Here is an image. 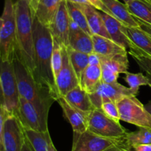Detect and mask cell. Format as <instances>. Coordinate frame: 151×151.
I'll use <instances>...</instances> for the list:
<instances>
[{
    "label": "cell",
    "mask_w": 151,
    "mask_h": 151,
    "mask_svg": "<svg viewBox=\"0 0 151 151\" xmlns=\"http://www.w3.org/2000/svg\"><path fill=\"white\" fill-rule=\"evenodd\" d=\"M34 38V70L35 81L48 88L57 100L60 94L56 86L52 69V55L53 50V37L50 29L44 26L35 17L32 25Z\"/></svg>",
    "instance_id": "cell-1"
},
{
    "label": "cell",
    "mask_w": 151,
    "mask_h": 151,
    "mask_svg": "<svg viewBox=\"0 0 151 151\" xmlns=\"http://www.w3.org/2000/svg\"><path fill=\"white\" fill-rule=\"evenodd\" d=\"M20 97L31 102L39 113L44 130H48V115L51 106L57 98L45 87L35 81L29 68L17 57L12 61Z\"/></svg>",
    "instance_id": "cell-2"
},
{
    "label": "cell",
    "mask_w": 151,
    "mask_h": 151,
    "mask_svg": "<svg viewBox=\"0 0 151 151\" xmlns=\"http://www.w3.org/2000/svg\"><path fill=\"white\" fill-rule=\"evenodd\" d=\"M16 20V57L29 70H34V13L30 0H17L15 3Z\"/></svg>",
    "instance_id": "cell-3"
},
{
    "label": "cell",
    "mask_w": 151,
    "mask_h": 151,
    "mask_svg": "<svg viewBox=\"0 0 151 151\" xmlns=\"http://www.w3.org/2000/svg\"><path fill=\"white\" fill-rule=\"evenodd\" d=\"M25 139L19 118L0 105V151H22Z\"/></svg>",
    "instance_id": "cell-4"
},
{
    "label": "cell",
    "mask_w": 151,
    "mask_h": 151,
    "mask_svg": "<svg viewBox=\"0 0 151 151\" xmlns=\"http://www.w3.org/2000/svg\"><path fill=\"white\" fill-rule=\"evenodd\" d=\"M16 53V7L13 0H4L0 19L1 61H13Z\"/></svg>",
    "instance_id": "cell-5"
},
{
    "label": "cell",
    "mask_w": 151,
    "mask_h": 151,
    "mask_svg": "<svg viewBox=\"0 0 151 151\" xmlns=\"http://www.w3.org/2000/svg\"><path fill=\"white\" fill-rule=\"evenodd\" d=\"M0 84L1 90V105L10 113L18 117L20 95L12 61H1Z\"/></svg>",
    "instance_id": "cell-6"
},
{
    "label": "cell",
    "mask_w": 151,
    "mask_h": 151,
    "mask_svg": "<svg viewBox=\"0 0 151 151\" xmlns=\"http://www.w3.org/2000/svg\"><path fill=\"white\" fill-rule=\"evenodd\" d=\"M120 121L151 129V114L137 96H127L116 102Z\"/></svg>",
    "instance_id": "cell-7"
},
{
    "label": "cell",
    "mask_w": 151,
    "mask_h": 151,
    "mask_svg": "<svg viewBox=\"0 0 151 151\" xmlns=\"http://www.w3.org/2000/svg\"><path fill=\"white\" fill-rule=\"evenodd\" d=\"M114 146L123 147V139L103 137L88 130L73 133L72 151H104Z\"/></svg>",
    "instance_id": "cell-8"
},
{
    "label": "cell",
    "mask_w": 151,
    "mask_h": 151,
    "mask_svg": "<svg viewBox=\"0 0 151 151\" xmlns=\"http://www.w3.org/2000/svg\"><path fill=\"white\" fill-rule=\"evenodd\" d=\"M138 90H133L119 83H106L102 81L96 90L89 93L93 105L95 109L101 110L103 103L106 102H118L127 96H137Z\"/></svg>",
    "instance_id": "cell-9"
},
{
    "label": "cell",
    "mask_w": 151,
    "mask_h": 151,
    "mask_svg": "<svg viewBox=\"0 0 151 151\" xmlns=\"http://www.w3.org/2000/svg\"><path fill=\"white\" fill-rule=\"evenodd\" d=\"M88 130L99 136L111 139H123L128 133L119 122L106 116L101 110L95 109L90 113Z\"/></svg>",
    "instance_id": "cell-10"
},
{
    "label": "cell",
    "mask_w": 151,
    "mask_h": 151,
    "mask_svg": "<svg viewBox=\"0 0 151 151\" xmlns=\"http://www.w3.org/2000/svg\"><path fill=\"white\" fill-rule=\"evenodd\" d=\"M128 52L110 56H100L102 68V81L116 83L120 73L128 72L129 61Z\"/></svg>",
    "instance_id": "cell-11"
},
{
    "label": "cell",
    "mask_w": 151,
    "mask_h": 151,
    "mask_svg": "<svg viewBox=\"0 0 151 151\" xmlns=\"http://www.w3.org/2000/svg\"><path fill=\"white\" fill-rule=\"evenodd\" d=\"M55 83L60 96H64L69 91L80 86V81L71 63L66 46H62V66Z\"/></svg>",
    "instance_id": "cell-12"
},
{
    "label": "cell",
    "mask_w": 151,
    "mask_h": 151,
    "mask_svg": "<svg viewBox=\"0 0 151 151\" xmlns=\"http://www.w3.org/2000/svg\"><path fill=\"white\" fill-rule=\"evenodd\" d=\"M70 22L71 19L66 6V1L63 0L51 25L49 27L53 39L60 46L69 47Z\"/></svg>",
    "instance_id": "cell-13"
},
{
    "label": "cell",
    "mask_w": 151,
    "mask_h": 151,
    "mask_svg": "<svg viewBox=\"0 0 151 151\" xmlns=\"http://www.w3.org/2000/svg\"><path fill=\"white\" fill-rule=\"evenodd\" d=\"M100 13L111 39L125 48L128 52L134 48L136 45L133 44L127 34V27L114 16L104 12L100 11Z\"/></svg>",
    "instance_id": "cell-14"
},
{
    "label": "cell",
    "mask_w": 151,
    "mask_h": 151,
    "mask_svg": "<svg viewBox=\"0 0 151 151\" xmlns=\"http://www.w3.org/2000/svg\"><path fill=\"white\" fill-rule=\"evenodd\" d=\"M57 102L62 108L65 118L72 125L73 133H83L88 130V119L91 113L83 112L75 107L68 103L63 96H60Z\"/></svg>",
    "instance_id": "cell-15"
},
{
    "label": "cell",
    "mask_w": 151,
    "mask_h": 151,
    "mask_svg": "<svg viewBox=\"0 0 151 151\" xmlns=\"http://www.w3.org/2000/svg\"><path fill=\"white\" fill-rule=\"evenodd\" d=\"M18 118L24 130H32L35 131L46 132L42 121L35 107L31 102L20 97Z\"/></svg>",
    "instance_id": "cell-16"
},
{
    "label": "cell",
    "mask_w": 151,
    "mask_h": 151,
    "mask_svg": "<svg viewBox=\"0 0 151 151\" xmlns=\"http://www.w3.org/2000/svg\"><path fill=\"white\" fill-rule=\"evenodd\" d=\"M69 47L77 51L91 55L94 53L91 35H89L71 20L69 36Z\"/></svg>",
    "instance_id": "cell-17"
},
{
    "label": "cell",
    "mask_w": 151,
    "mask_h": 151,
    "mask_svg": "<svg viewBox=\"0 0 151 151\" xmlns=\"http://www.w3.org/2000/svg\"><path fill=\"white\" fill-rule=\"evenodd\" d=\"M79 5L85 14L91 34L111 38L106 30L100 11H99L91 4H79Z\"/></svg>",
    "instance_id": "cell-18"
},
{
    "label": "cell",
    "mask_w": 151,
    "mask_h": 151,
    "mask_svg": "<svg viewBox=\"0 0 151 151\" xmlns=\"http://www.w3.org/2000/svg\"><path fill=\"white\" fill-rule=\"evenodd\" d=\"M63 0H38L34 10V17L44 26L51 25Z\"/></svg>",
    "instance_id": "cell-19"
},
{
    "label": "cell",
    "mask_w": 151,
    "mask_h": 151,
    "mask_svg": "<svg viewBox=\"0 0 151 151\" xmlns=\"http://www.w3.org/2000/svg\"><path fill=\"white\" fill-rule=\"evenodd\" d=\"M105 5L110 10L114 17L122 22L126 27H139L136 18L131 13L126 4L119 0H103Z\"/></svg>",
    "instance_id": "cell-20"
},
{
    "label": "cell",
    "mask_w": 151,
    "mask_h": 151,
    "mask_svg": "<svg viewBox=\"0 0 151 151\" xmlns=\"http://www.w3.org/2000/svg\"><path fill=\"white\" fill-rule=\"evenodd\" d=\"M94 53L100 56H110L128 52L112 39L99 35H91Z\"/></svg>",
    "instance_id": "cell-21"
},
{
    "label": "cell",
    "mask_w": 151,
    "mask_h": 151,
    "mask_svg": "<svg viewBox=\"0 0 151 151\" xmlns=\"http://www.w3.org/2000/svg\"><path fill=\"white\" fill-rule=\"evenodd\" d=\"M63 97L67 101L68 103L81 111L91 113L95 110L88 93L83 90L81 86H78L74 88Z\"/></svg>",
    "instance_id": "cell-22"
},
{
    "label": "cell",
    "mask_w": 151,
    "mask_h": 151,
    "mask_svg": "<svg viewBox=\"0 0 151 151\" xmlns=\"http://www.w3.org/2000/svg\"><path fill=\"white\" fill-rule=\"evenodd\" d=\"M102 82V68L100 65H88L83 73L80 86L89 94L94 92Z\"/></svg>",
    "instance_id": "cell-23"
},
{
    "label": "cell",
    "mask_w": 151,
    "mask_h": 151,
    "mask_svg": "<svg viewBox=\"0 0 151 151\" xmlns=\"http://www.w3.org/2000/svg\"><path fill=\"white\" fill-rule=\"evenodd\" d=\"M127 34L134 45L151 56V36L140 27H127Z\"/></svg>",
    "instance_id": "cell-24"
},
{
    "label": "cell",
    "mask_w": 151,
    "mask_h": 151,
    "mask_svg": "<svg viewBox=\"0 0 151 151\" xmlns=\"http://www.w3.org/2000/svg\"><path fill=\"white\" fill-rule=\"evenodd\" d=\"M151 144V129L139 127L138 130L128 132L123 138L124 149L131 150V148L137 144Z\"/></svg>",
    "instance_id": "cell-25"
},
{
    "label": "cell",
    "mask_w": 151,
    "mask_h": 151,
    "mask_svg": "<svg viewBox=\"0 0 151 151\" xmlns=\"http://www.w3.org/2000/svg\"><path fill=\"white\" fill-rule=\"evenodd\" d=\"M126 5L134 17L151 25V3L148 0H132Z\"/></svg>",
    "instance_id": "cell-26"
},
{
    "label": "cell",
    "mask_w": 151,
    "mask_h": 151,
    "mask_svg": "<svg viewBox=\"0 0 151 151\" xmlns=\"http://www.w3.org/2000/svg\"><path fill=\"white\" fill-rule=\"evenodd\" d=\"M67 50L74 70H75L79 81H81L83 73L89 65L90 55L82 53V52L77 51L69 47H67Z\"/></svg>",
    "instance_id": "cell-27"
},
{
    "label": "cell",
    "mask_w": 151,
    "mask_h": 151,
    "mask_svg": "<svg viewBox=\"0 0 151 151\" xmlns=\"http://www.w3.org/2000/svg\"><path fill=\"white\" fill-rule=\"evenodd\" d=\"M66 1V6H67L68 12H69V17L72 22H75L76 25H78L81 29L85 31L89 35H92L91 34V30L89 29L88 23H87L86 18L85 14H84L83 11L80 7L79 4H75L71 1Z\"/></svg>",
    "instance_id": "cell-28"
},
{
    "label": "cell",
    "mask_w": 151,
    "mask_h": 151,
    "mask_svg": "<svg viewBox=\"0 0 151 151\" xmlns=\"http://www.w3.org/2000/svg\"><path fill=\"white\" fill-rule=\"evenodd\" d=\"M35 131L32 130H24L27 139L30 142L35 151H49L47 132Z\"/></svg>",
    "instance_id": "cell-29"
},
{
    "label": "cell",
    "mask_w": 151,
    "mask_h": 151,
    "mask_svg": "<svg viewBox=\"0 0 151 151\" xmlns=\"http://www.w3.org/2000/svg\"><path fill=\"white\" fill-rule=\"evenodd\" d=\"M128 53H130L140 69L144 71L151 80V56L146 54L137 46L131 49Z\"/></svg>",
    "instance_id": "cell-30"
},
{
    "label": "cell",
    "mask_w": 151,
    "mask_h": 151,
    "mask_svg": "<svg viewBox=\"0 0 151 151\" xmlns=\"http://www.w3.org/2000/svg\"><path fill=\"white\" fill-rule=\"evenodd\" d=\"M125 82L128 84L130 88L139 91L141 86H149L151 87V80L147 75L142 73H125L124 78Z\"/></svg>",
    "instance_id": "cell-31"
},
{
    "label": "cell",
    "mask_w": 151,
    "mask_h": 151,
    "mask_svg": "<svg viewBox=\"0 0 151 151\" xmlns=\"http://www.w3.org/2000/svg\"><path fill=\"white\" fill-rule=\"evenodd\" d=\"M54 40V39H53ZM62 66V46L54 40L52 55V69L55 79H56Z\"/></svg>",
    "instance_id": "cell-32"
},
{
    "label": "cell",
    "mask_w": 151,
    "mask_h": 151,
    "mask_svg": "<svg viewBox=\"0 0 151 151\" xmlns=\"http://www.w3.org/2000/svg\"><path fill=\"white\" fill-rule=\"evenodd\" d=\"M101 110L103 111V113L106 116L111 118L114 121H116V122H119V121H120L119 109H118L117 105H116V102H104L101 106Z\"/></svg>",
    "instance_id": "cell-33"
},
{
    "label": "cell",
    "mask_w": 151,
    "mask_h": 151,
    "mask_svg": "<svg viewBox=\"0 0 151 151\" xmlns=\"http://www.w3.org/2000/svg\"><path fill=\"white\" fill-rule=\"evenodd\" d=\"M88 1H89L91 5H92L93 7H94L98 10H100V11L101 12H104V13H108V14L110 15V16H113V15L111 13L110 10L107 8V7H106V5H105L103 0H88Z\"/></svg>",
    "instance_id": "cell-34"
},
{
    "label": "cell",
    "mask_w": 151,
    "mask_h": 151,
    "mask_svg": "<svg viewBox=\"0 0 151 151\" xmlns=\"http://www.w3.org/2000/svg\"><path fill=\"white\" fill-rule=\"evenodd\" d=\"M131 151H151V144H137L133 147Z\"/></svg>",
    "instance_id": "cell-35"
},
{
    "label": "cell",
    "mask_w": 151,
    "mask_h": 151,
    "mask_svg": "<svg viewBox=\"0 0 151 151\" xmlns=\"http://www.w3.org/2000/svg\"><path fill=\"white\" fill-rule=\"evenodd\" d=\"M136 19H137V21L138 22L140 28H141L142 29L144 30L145 32H147V33H148L149 35L151 36V25H149V24L146 23V22H142V21L139 20V19H137V18H136Z\"/></svg>",
    "instance_id": "cell-36"
},
{
    "label": "cell",
    "mask_w": 151,
    "mask_h": 151,
    "mask_svg": "<svg viewBox=\"0 0 151 151\" xmlns=\"http://www.w3.org/2000/svg\"><path fill=\"white\" fill-rule=\"evenodd\" d=\"M22 151H35L34 150L33 147H32V146L31 145L30 142H29V140L27 139V137H26V139H25L24 144Z\"/></svg>",
    "instance_id": "cell-37"
},
{
    "label": "cell",
    "mask_w": 151,
    "mask_h": 151,
    "mask_svg": "<svg viewBox=\"0 0 151 151\" xmlns=\"http://www.w3.org/2000/svg\"><path fill=\"white\" fill-rule=\"evenodd\" d=\"M47 141H48V150L49 151H58L52 141L51 136H50L49 131L47 132Z\"/></svg>",
    "instance_id": "cell-38"
},
{
    "label": "cell",
    "mask_w": 151,
    "mask_h": 151,
    "mask_svg": "<svg viewBox=\"0 0 151 151\" xmlns=\"http://www.w3.org/2000/svg\"><path fill=\"white\" fill-rule=\"evenodd\" d=\"M67 1L78 4H90L88 0H67Z\"/></svg>",
    "instance_id": "cell-39"
},
{
    "label": "cell",
    "mask_w": 151,
    "mask_h": 151,
    "mask_svg": "<svg viewBox=\"0 0 151 151\" xmlns=\"http://www.w3.org/2000/svg\"><path fill=\"white\" fill-rule=\"evenodd\" d=\"M104 151H123L122 148L119 146H114L112 147L109 148V149L106 150Z\"/></svg>",
    "instance_id": "cell-40"
},
{
    "label": "cell",
    "mask_w": 151,
    "mask_h": 151,
    "mask_svg": "<svg viewBox=\"0 0 151 151\" xmlns=\"http://www.w3.org/2000/svg\"><path fill=\"white\" fill-rule=\"evenodd\" d=\"M145 107H146V109L147 110V111H148V112L151 114V99L148 102H147V104H146Z\"/></svg>",
    "instance_id": "cell-41"
},
{
    "label": "cell",
    "mask_w": 151,
    "mask_h": 151,
    "mask_svg": "<svg viewBox=\"0 0 151 151\" xmlns=\"http://www.w3.org/2000/svg\"><path fill=\"white\" fill-rule=\"evenodd\" d=\"M38 1V0H30L31 4H32V9H33V13H34V10H35V6H36Z\"/></svg>",
    "instance_id": "cell-42"
},
{
    "label": "cell",
    "mask_w": 151,
    "mask_h": 151,
    "mask_svg": "<svg viewBox=\"0 0 151 151\" xmlns=\"http://www.w3.org/2000/svg\"><path fill=\"white\" fill-rule=\"evenodd\" d=\"M124 1H125V4H127V3L130 2L131 1H132V0H123Z\"/></svg>",
    "instance_id": "cell-43"
},
{
    "label": "cell",
    "mask_w": 151,
    "mask_h": 151,
    "mask_svg": "<svg viewBox=\"0 0 151 151\" xmlns=\"http://www.w3.org/2000/svg\"><path fill=\"white\" fill-rule=\"evenodd\" d=\"M122 150H123V151H131V150H126V149H124V148H122Z\"/></svg>",
    "instance_id": "cell-44"
},
{
    "label": "cell",
    "mask_w": 151,
    "mask_h": 151,
    "mask_svg": "<svg viewBox=\"0 0 151 151\" xmlns=\"http://www.w3.org/2000/svg\"><path fill=\"white\" fill-rule=\"evenodd\" d=\"M148 1H150V2L151 3V0H148Z\"/></svg>",
    "instance_id": "cell-45"
}]
</instances>
